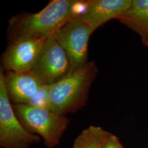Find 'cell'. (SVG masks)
I'll list each match as a JSON object with an SVG mask.
<instances>
[{"instance_id": "7c38bea8", "label": "cell", "mask_w": 148, "mask_h": 148, "mask_svg": "<svg viewBox=\"0 0 148 148\" xmlns=\"http://www.w3.org/2000/svg\"><path fill=\"white\" fill-rule=\"evenodd\" d=\"M50 85L47 84L43 85L37 94L27 104L48 109V93Z\"/></svg>"}, {"instance_id": "4fadbf2b", "label": "cell", "mask_w": 148, "mask_h": 148, "mask_svg": "<svg viewBox=\"0 0 148 148\" xmlns=\"http://www.w3.org/2000/svg\"><path fill=\"white\" fill-rule=\"evenodd\" d=\"M101 148H124L116 136L111 133L104 132Z\"/></svg>"}, {"instance_id": "6da1fadb", "label": "cell", "mask_w": 148, "mask_h": 148, "mask_svg": "<svg viewBox=\"0 0 148 148\" xmlns=\"http://www.w3.org/2000/svg\"><path fill=\"white\" fill-rule=\"evenodd\" d=\"M87 1L53 0L36 13L14 16L9 21L8 37L10 42L21 38H47L65 23L79 17Z\"/></svg>"}, {"instance_id": "30bf717a", "label": "cell", "mask_w": 148, "mask_h": 148, "mask_svg": "<svg viewBox=\"0 0 148 148\" xmlns=\"http://www.w3.org/2000/svg\"><path fill=\"white\" fill-rule=\"evenodd\" d=\"M138 34L143 44L148 45V0H132L130 6L117 19Z\"/></svg>"}, {"instance_id": "52a82bcc", "label": "cell", "mask_w": 148, "mask_h": 148, "mask_svg": "<svg viewBox=\"0 0 148 148\" xmlns=\"http://www.w3.org/2000/svg\"><path fill=\"white\" fill-rule=\"evenodd\" d=\"M47 38H28L10 42L2 56L5 71H30Z\"/></svg>"}, {"instance_id": "5b68a950", "label": "cell", "mask_w": 148, "mask_h": 148, "mask_svg": "<svg viewBox=\"0 0 148 148\" xmlns=\"http://www.w3.org/2000/svg\"><path fill=\"white\" fill-rule=\"evenodd\" d=\"M93 29L75 18L59 27L54 34L67 55L73 71L88 63V44Z\"/></svg>"}, {"instance_id": "7a4b0ae2", "label": "cell", "mask_w": 148, "mask_h": 148, "mask_svg": "<svg viewBox=\"0 0 148 148\" xmlns=\"http://www.w3.org/2000/svg\"><path fill=\"white\" fill-rule=\"evenodd\" d=\"M98 72L95 63L92 61L50 85L48 109L64 115L81 108L86 102L90 87Z\"/></svg>"}, {"instance_id": "9c48e42d", "label": "cell", "mask_w": 148, "mask_h": 148, "mask_svg": "<svg viewBox=\"0 0 148 148\" xmlns=\"http://www.w3.org/2000/svg\"><path fill=\"white\" fill-rule=\"evenodd\" d=\"M5 80L9 97L16 104H27L45 85L31 71H6Z\"/></svg>"}, {"instance_id": "ba28073f", "label": "cell", "mask_w": 148, "mask_h": 148, "mask_svg": "<svg viewBox=\"0 0 148 148\" xmlns=\"http://www.w3.org/2000/svg\"><path fill=\"white\" fill-rule=\"evenodd\" d=\"M131 2L132 0H89L79 18L95 31L106 22L117 19Z\"/></svg>"}, {"instance_id": "5bb4252c", "label": "cell", "mask_w": 148, "mask_h": 148, "mask_svg": "<svg viewBox=\"0 0 148 148\" xmlns=\"http://www.w3.org/2000/svg\"><path fill=\"white\" fill-rule=\"evenodd\" d=\"M147 47L148 48V46H147Z\"/></svg>"}, {"instance_id": "8992f818", "label": "cell", "mask_w": 148, "mask_h": 148, "mask_svg": "<svg viewBox=\"0 0 148 148\" xmlns=\"http://www.w3.org/2000/svg\"><path fill=\"white\" fill-rule=\"evenodd\" d=\"M71 71L67 55L54 35L48 37L30 71L45 84L52 85Z\"/></svg>"}, {"instance_id": "277c9868", "label": "cell", "mask_w": 148, "mask_h": 148, "mask_svg": "<svg viewBox=\"0 0 148 148\" xmlns=\"http://www.w3.org/2000/svg\"><path fill=\"white\" fill-rule=\"evenodd\" d=\"M39 137L21 125L10 103L5 74L0 71V145L2 148H28Z\"/></svg>"}, {"instance_id": "3957f363", "label": "cell", "mask_w": 148, "mask_h": 148, "mask_svg": "<svg viewBox=\"0 0 148 148\" xmlns=\"http://www.w3.org/2000/svg\"><path fill=\"white\" fill-rule=\"evenodd\" d=\"M13 108L21 123L41 136L47 147L53 148L59 144L68 126V118L47 108L25 104H14Z\"/></svg>"}, {"instance_id": "8fae6325", "label": "cell", "mask_w": 148, "mask_h": 148, "mask_svg": "<svg viewBox=\"0 0 148 148\" xmlns=\"http://www.w3.org/2000/svg\"><path fill=\"white\" fill-rule=\"evenodd\" d=\"M104 132L101 127L90 126L83 130L76 138L73 148H101Z\"/></svg>"}]
</instances>
